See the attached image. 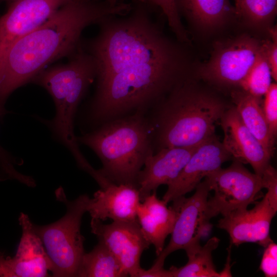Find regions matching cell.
Here are the masks:
<instances>
[{
	"label": "cell",
	"mask_w": 277,
	"mask_h": 277,
	"mask_svg": "<svg viewBox=\"0 0 277 277\" xmlns=\"http://www.w3.org/2000/svg\"><path fill=\"white\" fill-rule=\"evenodd\" d=\"M148 10L140 1L126 14L106 17L89 44L97 81L91 110L95 120L143 112L180 82L183 53Z\"/></svg>",
	"instance_id": "6da1fadb"
},
{
	"label": "cell",
	"mask_w": 277,
	"mask_h": 277,
	"mask_svg": "<svg viewBox=\"0 0 277 277\" xmlns=\"http://www.w3.org/2000/svg\"><path fill=\"white\" fill-rule=\"evenodd\" d=\"M129 9V4L88 0H75L62 6L7 50L0 65V107L12 91L34 78L49 64L73 51L86 27L110 16L124 15Z\"/></svg>",
	"instance_id": "7a4b0ae2"
},
{
	"label": "cell",
	"mask_w": 277,
	"mask_h": 277,
	"mask_svg": "<svg viewBox=\"0 0 277 277\" xmlns=\"http://www.w3.org/2000/svg\"><path fill=\"white\" fill-rule=\"evenodd\" d=\"M227 109L219 97L186 83H179L149 121L152 147H192L215 135Z\"/></svg>",
	"instance_id": "3957f363"
},
{
	"label": "cell",
	"mask_w": 277,
	"mask_h": 277,
	"mask_svg": "<svg viewBox=\"0 0 277 277\" xmlns=\"http://www.w3.org/2000/svg\"><path fill=\"white\" fill-rule=\"evenodd\" d=\"M76 140L95 152L103 165L98 171L116 184L137 186L146 159L153 152L151 127L143 112L112 120Z\"/></svg>",
	"instance_id": "277c9868"
},
{
	"label": "cell",
	"mask_w": 277,
	"mask_h": 277,
	"mask_svg": "<svg viewBox=\"0 0 277 277\" xmlns=\"http://www.w3.org/2000/svg\"><path fill=\"white\" fill-rule=\"evenodd\" d=\"M96 65L88 52L78 53L68 63L39 73L37 82L52 96L55 116L50 123L56 136L68 147L78 165L86 160L80 151L73 130L77 107L89 85L96 78Z\"/></svg>",
	"instance_id": "5b68a950"
},
{
	"label": "cell",
	"mask_w": 277,
	"mask_h": 277,
	"mask_svg": "<svg viewBox=\"0 0 277 277\" xmlns=\"http://www.w3.org/2000/svg\"><path fill=\"white\" fill-rule=\"evenodd\" d=\"M56 200L65 204L66 214L50 224H33L34 231L41 239L51 264L53 276H77L85 251L84 237L81 233L82 216L87 212L90 198L86 194L73 201L67 200L60 188L55 191Z\"/></svg>",
	"instance_id": "8992f818"
},
{
	"label": "cell",
	"mask_w": 277,
	"mask_h": 277,
	"mask_svg": "<svg viewBox=\"0 0 277 277\" xmlns=\"http://www.w3.org/2000/svg\"><path fill=\"white\" fill-rule=\"evenodd\" d=\"M189 197L180 196L172 202L177 216L169 243L157 255L151 267L144 270V277H162L166 258L172 252L184 249L188 256L200 246L201 240L210 232L212 225L207 215V202L211 191L206 179L195 188Z\"/></svg>",
	"instance_id": "52a82bcc"
},
{
	"label": "cell",
	"mask_w": 277,
	"mask_h": 277,
	"mask_svg": "<svg viewBox=\"0 0 277 277\" xmlns=\"http://www.w3.org/2000/svg\"><path fill=\"white\" fill-rule=\"evenodd\" d=\"M214 195L207 202V215L210 219L221 214L247 209L254 203L263 188L262 177L250 172L237 160L226 168L221 167L205 177Z\"/></svg>",
	"instance_id": "ba28073f"
},
{
	"label": "cell",
	"mask_w": 277,
	"mask_h": 277,
	"mask_svg": "<svg viewBox=\"0 0 277 277\" xmlns=\"http://www.w3.org/2000/svg\"><path fill=\"white\" fill-rule=\"evenodd\" d=\"M261 44L243 35L219 43L210 58L199 70L204 80L220 86H239L258 57Z\"/></svg>",
	"instance_id": "9c48e42d"
},
{
	"label": "cell",
	"mask_w": 277,
	"mask_h": 277,
	"mask_svg": "<svg viewBox=\"0 0 277 277\" xmlns=\"http://www.w3.org/2000/svg\"><path fill=\"white\" fill-rule=\"evenodd\" d=\"M90 226L92 233L112 252L127 276L138 277L142 269L141 255L150 245L137 220L105 224L98 219H91Z\"/></svg>",
	"instance_id": "30bf717a"
},
{
	"label": "cell",
	"mask_w": 277,
	"mask_h": 277,
	"mask_svg": "<svg viewBox=\"0 0 277 277\" xmlns=\"http://www.w3.org/2000/svg\"><path fill=\"white\" fill-rule=\"evenodd\" d=\"M75 0H16L0 17V65L16 41L44 23L60 7Z\"/></svg>",
	"instance_id": "8fae6325"
},
{
	"label": "cell",
	"mask_w": 277,
	"mask_h": 277,
	"mask_svg": "<svg viewBox=\"0 0 277 277\" xmlns=\"http://www.w3.org/2000/svg\"><path fill=\"white\" fill-rule=\"evenodd\" d=\"M18 221L22 234L15 255L11 257L0 250V277L48 276L51 264L33 224L24 213Z\"/></svg>",
	"instance_id": "7c38bea8"
},
{
	"label": "cell",
	"mask_w": 277,
	"mask_h": 277,
	"mask_svg": "<svg viewBox=\"0 0 277 277\" xmlns=\"http://www.w3.org/2000/svg\"><path fill=\"white\" fill-rule=\"evenodd\" d=\"M276 211L266 193L252 209L237 210L223 216L217 227L228 232L231 244L254 243L265 247L272 242L270 228Z\"/></svg>",
	"instance_id": "4fadbf2b"
},
{
	"label": "cell",
	"mask_w": 277,
	"mask_h": 277,
	"mask_svg": "<svg viewBox=\"0 0 277 277\" xmlns=\"http://www.w3.org/2000/svg\"><path fill=\"white\" fill-rule=\"evenodd\" d=\"M215 135L200 145L179 175L168 186L163 197L166 203L195 189L208 174L232 159Z\"/></svg>",
	"instance_id": "5bb4252c"
},
{
	"label": "cell",
	"mask_w": 277,
	"mask_h": 277,
	"mask_svg": "<svg viewBox=\"0 0 277 277\" xmlns=\"http://www.w3.org/2000/svg\"><path fill=\"white\" fill-rule=\"evenodd\" d=\"M220 122L226 150L233 160L250 164L254 173L261 176L271 156L244 125L234 106L226 109Z\"/></svg>",
	"instance_id": "9a60e30c"
},
{
	"label": "cell",
	"mask_w": 277,
	"mask_h": 277,
	"mask_svg": "<svg viewBox=\"0 0 277 277\" xmlns=\"http://www.w3.org/2000/svg\"><path fill=\"white\" fill-rule=\"evenodd\" d=\"M199 146L163 148L147 157L137 186L141 202L162 185H168L180 173Z\"/></svg>",
	"instance_id": "2e32d148"
},
{
	"label": "cell",
	"mask_w": 277,
	"mask_h": 277,
	"mask_svg": "<svg viewBox=\"0 0 277 277\" xmlns=\"http://www.w3.org/2000/svg\"><path fill=\"white\" fill-rule=\"evenodd\" d=\"M141 202L137 186L113 182L95 192L90 199L87 212L91 219L104 221H137L136 212Z\"/></svg>",
	"instance_id": "e0dca14e"
},
{
	"label": "cell",
	"mask_w": 277,
	"mask_h": 277,
	"mask_svg": "<svg viewBox=\"0 0 277 277\" xmlns=\"http://www.w3.org/2000/svg\"><path fill=\"white\" fill-rule=\"evenodd\" d=\"M140 202L136 212L137 220L142 232L150 245L154 247L158 255L164 248L165 240L172 231L177 211L172 205L160 200L156 191Z\"/></svg>",
	"instance_id": "ac0fdd59"
},
{
	"label": "cell",
	"mask_w": 277,
	"mask_h": 277,
	"mask_svg": "<svg viewBox=\"0 0 277 277\" xmlns=\"http://www.w3.org/2000/svg\"><path fill=\"white\" fill-rule=\"evenodd\" d=\"M180 14L200 28L211 30L222 26L234 16L235 6L229 0H175Z\"/></svg>",
	"instance_id": "d6986e66"
},
{
	"label": "cell",
	"mask_w": 277,
	"mask_h": 277,
	"mask_svg": "<svg viewBox=\"0 0 277 277\" xmlns=\"http://www.w3.org/2000/svg\"><path fill=\"white\" fill-rule=\"evenodd\" d=\"M231 98L244 125L272 156L275 140L270 133L263 113L261 97L240 89L232 91Z\"/></svg>",
	"instance_id": "ffe728a7"
},
{
	"label": "cell",
	"mask_w": 277,
	"mask_h": 277,
	"mask_svg": "<svg viewBox=\"0 0 277 277\" xmlns=\"http://www.w3.org/2000/svg\"><path fill=\"white\" fill-rule=\"evenodd\" d=\"M77 276L80 277H124L128 276L120 263L102 242L88 253L83 255Z\"/></svg>",
	"instance_id": "44dd1931"
},
{
	"label": "cell",
	"mask_w": 277,
	"mask_h": 277,
	"mask_svg": "<svg viewBox=\"0 0 277 277\" xmlns=\"http://www.w3.org/2000/svg\"><path fill=\"white\" fill-rule=\"evenodd\" d=\"M220 239L216 237L210 238L203 246L187 256V263L183 266H171L169 269V277H217L221 276L216 271L214 265L212 252L219 245Z\"/></svg>",
	"instance_id": "7402d4cb"
},
{
	"label": "cell",
	"mask_w": 277,
	"mask_h": 277,
	"mask_svg": "<svg viewBox=\"0 0 277 277\" xmlns=\"http://www.w3.org/2000/svg\"><path fill=\"white\" fill-rule=\"evenodd\" d=\"M236 16L251 26L262 27L274 18L277 0H238L235 6Z\"/></svg>",
	"instance_id": "603a6c76"
},
{
	"label": "cell",
	"mask_w": 277,
	"mask_h": 277,
	"mask_svg": "<svg viewBox=\"0 0 277 277\" xmlns=\"http://www.w3.org/2000/svg\"><path fill=\"white\" fill-rule=\"evenodd\" d=\"M272 74L269 64L261 51L255 63L240 83L243 91L258 97L265 95L271 83Z\"/></svg>",
	"instance_id": "cb8c5ba5"
},
{
	"label": "cell",
	"mask_w": 277,
	"mask_h": 277,
	"mask_svg": "<svg viewBox=\"0 0 277 277\" xmlns=\"http://www.w3.org/2000/svg\"><path fill=\"white\" fill-rule=\"evenodd\" d=\"M148 6L159 8L167 18L168 25L179 41H188L187 32L181 21L175 0H140Z\"/></svg>",
	"instance_id": "d4e9b609"
},
{
	"label": "cell",
	"mask_w": 277,
	"mask_h": 277,
	"mask_svg": "<svg viewBox=\"0 0 277 277\" xmlns=\"http://www.w3.org/2000/svg\"><path fill=\"white\" fill-rule=\"evenodd\" d=\"M263 113L272 138L275 140L277 134V85L272 83L265 94L262 105Z\"/></svg>",
	"instance_id": "484cf974"
},
{
	"label": "cell",
	"mask_w": 277,
	"mask_h": 277,
	"mask_svg": "<svg viewBox=\"0 0 277 277\" xmlns=\"http://www.w3.org/2000/svg\"><path fill=\"white\" fill-rule=\"evenodd\" d=\"M269 33L271 40L261 44V51L270 67L272 77L277 81V30L276 28H270Z\"/></svg>",
	"instance_id": "4316f807"
},
{
	"label": "cell",
	"mask_w": 277,
	"mask_h": 277,
	"mask_svg": "<svg viewBox=\"0 0 277 277\" xmlns=\"http://www.w3.org/2000/svg\"><path fill=\"white\" fill-rule=\"evenodd\" d=\"M260 269L265 276H277V245L273 241L265 247Z\"/></svg>",
	"instance_id": "83f0119b"
},
{
	"label": "cell",
	"mask_w": 277,
	"mask_h": 277,
	"mask_svg": "<svg viewBox=\"0 0 277 277\" xmlns=\"http://www.w3.org/2000/svg\"><path fill=\"white\" fill-rule=\"evenodd\" d=\"M263 188H266V193L272 205L277 208V172L270 164L264 171L262 176Z\"/></svg>",
	"instance_id": "f1b7e54d"
},
{
	"label": "cell",
	"mask_w": 277,
	"mask_h": 277,
	"mask_svg": "<svg viewBox=\"0 0 277 277\" xmlns=\"http://www.w3.org/2000/svg\"><path fill=\"white\" fill-rule=\"evenodd\" d=\"M118 0H106V2L111 5H114L119 3H118Z\"/></svg>",
	"instance_id": "f546056e"
},
{
	"label": "cell",
	"mask_w": 277,
	"mask_h": 277,
	"mask_svg": "<svg viewBox=\"0 0 277 277\" xmlns=\"http://www.w3.org/2000/svg\"><path fill=\"white\" fill-rule=\"evenodd\" d=\"M238 1V0H234V4H235L234 6L237 4Z\"/></svg>",
	"instance_id": "4dcf8cb0"
},
{
	"label": "cell",
	"mask_w": 277,
	"mask_h": 277,
	"mask_svg": "<svg viewBox=\"0 0 277 277\" xmlns=\"http://www.w3.org/2000/svg\"><path fill=\"white\" fill-rule=\"evenodd\" d=\"M4 1H9V2H14V1H16V0H4Z\"/></svg>",
	"instance_id": "1f68e13d"
}]
</instances>
